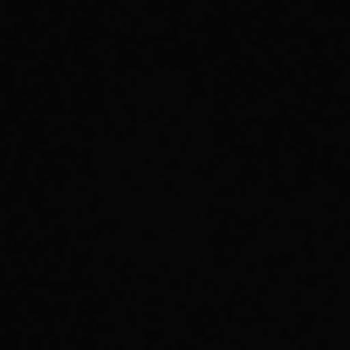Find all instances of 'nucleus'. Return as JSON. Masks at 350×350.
I'll return each instance as SVG.
<instances>
[]
</instances>
